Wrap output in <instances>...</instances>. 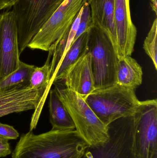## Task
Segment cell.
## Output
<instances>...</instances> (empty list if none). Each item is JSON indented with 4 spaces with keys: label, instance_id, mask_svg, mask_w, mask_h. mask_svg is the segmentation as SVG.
I'll return each instance as SVG.
<instances>
[{
    "label": "cell",
    "instance_id": "cell-1",
    "mask_svg": "<svg viewBox=\"0 0 157 158\" xmlns=\"http://www.w3.org/2000/svg\"><path fill=\"white\" fill-rule=\"evenodd\" d=\"M89 145L76 130L23 135L12 158H82Z\"/></svg>",
    "mask_w": 157,
    "mask_h": 158
},
{
    "label": "cell",
    "instance_id": "cell-2",
    "mask_svg": "<svg viewBox=\"0 0 157 158\" xmlns=\"http://www.w3.org/2000/svg\"><path fill=\"white\" fill-rule=\"evenodd\" d=\"M135 90L116 84L96 89L84 99L99 119L108 126L117 120L132 117L140 102Z\"/></svg>",
    "mask_w": 157,
    "mask_h": 158
},
{
    "label": "cell",
    "instance_id": "cell-3",
    "mask_svg": "<svg viewBox=\"0 0 157 158\" xmlns=\"http://www.w3.org/2000/svg\"><path fill=\"white\" fill-rule=\"evenodd\" d=\"M55 88L68 110L76 131L89 146L106 142L109 138L108 126L103 123L80 95L58 82ZM53 83V84H54Z\"/></svg>",
    "mask_w": 157,
    "mask_h": 158
},
{
    "label": "cell",
    "instance_id": "cell-4",
    "mask_svg": "<svg viewBox=\"0 0 157 158\" xmlns=\"http://www.w3.org/2000/svg\"><path fill=\"white\" fill-rule=\"evenodd\" d=\"M88 34L87 52L91 56L95 90L116 84L119 58L111 41L104 31L96 26H93Z\"/></svg>",
    "mask_w": 157,
    "mask_h": 158
},
{
    "label": "cell",
    "instance_id": "cell-5",
    "mask_svg": "<svg viewBox=\"0 0 157 158\" xmlns=\"http://www.w3.org/2000/svg\"><path fill=\"white\" fill-rule=\"evenodd\" d=\"M65 0H18L12 7L21 54Z\"/></svg>",
    "mask_w": 157,
    "mask_h": 158
},
{
    "label": "cell",
    "instance_id": "cell-6",
    "mask_svg": "<svg viewBox=\"0 0 157 158\" xmlns=\"http://www.w3.org/2000/svg\"><path fill=\"white\" fill-rule=\"evenodd\" d=\"M108 126V139L89 146L82 158H140L135 148L132 117L117 120Z\"/></svg>",
    "mask_w": 157,
    "mask_h": 158
},
{
    "label": "cell",
    "instance_id": "cell-7",
    "mask_svg": "<svg viewBox=\"0 0 157 158\" xmlns=\"http://www.w3.org/2000/svg\"><path fill=\"white\" fill-rule=\"evenodd\" d=\"M132 118L137 156L140 158H157V99L140 101Z\"/></svg>",
    "mask_w": 157,
    "mask_h": 158
},
{
    "label": "cell",
    "instance_id": "cell-8",
    "mask_svg": "<svg viewBox=\"0 0 157 158\" xmlns=\"http://www.w3.org/2000/svg\"><path fill=\"white\" fill-rule=\"evenodd\" d=\"M83 3L84 0H65L41 28L28 47L48 52L71 27Z\"/></svg>",
    "mask_w": 157,
    "mask_h": 158
},
{
    "label": "cell",
    "instance_id": "cell-9",
    "mask_svg": "<svg viewBox=\"0 0 157 158\" xmlns=\"http://www.w3.org/2000/svg\"><path fill=\"white\" fill-rule=\"evenodd\" d=\"M48 94L44 90L29 86L0 91V118L34 110L30 131L36 129Z\"/></svg>",
    "mask_w": 157,
    "mask_h": 158
},
{
    "label": "cell",
    "instance_id": "cell-10",
    "mask_svg": "<svg viewBox=\"0 0 157 158\" xmlns=\"http://www.w3.org/2000/svg\"><path fill=\"white\" fill-rule=\"evenodd\" d=\"M20 55L15 17L7 10L0 13V81L18 68Z\"/></svg>",
    "mask_w": 157,
    "mask_h": 158
},
{
    "label": "cell",
    "instance_id": "cell-11",
    "mask_svg": "<svg viewBox=\"0 0 157 158\" xmlns=\"http://www.w3.org/2000/svg\"><path fill=\"white\" fill-rule=\"evenodd\" d=\"M114 20L118 57L131 56L137 31L131 17L130 0H114Z\"/></svg>",
    "mask_w": 157,
    "mask_h": 158
},
{
    "label": "cell",
    "instance_id": "cell-12",
    "mask_svg": "<svg viewBox=\"0 0 157 158\" xmlns=\"http://www.w3.org/2000/svg\"><path fill=\"white\" fill-rule=\"evenodd\" d=\"M62 81H64L66 88L84 99L95 90L89 53H87L68 69Z\"/></svg>",
    "mask_w": 157,
    "mask_h": 158
},
{
    "label": "cell",
    "instance_id": "cell-13",
    "mask_svg": "<svg viewBox=\"0 0 157 158\" xmlns=\"http://www.w3.org/2000/svg\"><path fill=\"white\" fill-rule=\"evenodd\" d=\"M89 5L93 26L99 28L107 34L117 53L114 0H91Z\"/></svg>",
    "mask_w": 157,
    "mask_h": 158
},
{
    "label": "cell",
    "instance_id": "cell-14",
    "mask_svg": "<svg viewBox=\"0 0 157 158\" xmlns=\"http://www.w3.org/2000/svg\"><path fill=\"white\" fill-rule=\"evenodd\" d=\"M142 67L131 57L119 58L116 70V83L120 85L135 90L143 82Z\"/></svg>",
    "mask_w": 157,
    "mask_h": 158
},
{
    "label": "cell",
    "instance_id": "cell-15",
    "mask_svg": "<svg viewBox=\"0 0 157 158\" xmlns=\"http://www.w3.org/2000/svg\"><path fill=\"white\" fill-rule=\"evenodd\" d=\"M88 38V32H85L72 43L51 79V85L62 81L68 69L87 53Z\"/></svg>",
    "mask_w": 157,
    "mask_h": 158
},
{
    "label": "cell",
    "instance_id": "cell-16",
    "mask_svg": "<svg viewBox=\"0 0 157 158\" xmlns=\"http://www.w3.org/2000/svg\"><path fill=\"white\" fill-rule=\"evenodd\" d=\"M49 111L53 130L73 131L74 123L67 110L59 98L55 89L50 90Z\"/></svg>",
    "mask_w": 157,
    "mask_h": 158
},
{
    "label": "cell",
    "instance_id": "cell-17",
    "mask_svg": "<svg viewBox=\"0 0 157 158\" xmlns=\"http://www.w3.org/2000/svg\"><path fill=\"white\" fill-rule=\"evenodd\" d=\"M82 12V7L69 29L54 44H53V50L52 60L50 63L51 78L56 72L65 55L73 42L78 28Z\"/></svg>",
    "mask_w": 157,
    "mask_h": 158
},
{
    "label": "cell",
    "instance_id": "cell-18",
    "mask_svg": "<svg viewBox=\"0 0 157 158\" xmlns=\"http://www.w3.org/2000/svg\"><path fill=\"white\" fill-rule=\"evenodd\" d=\"M35 67L20 61L15 71L0 81V91L29 86L30 77Z\"/></svg>",
    "mask_w": 157,
    "mask_h": 158
},
{
    "label": "cell",
    "instance_id": "cell-19",
    "mask_svg": "<svg viewBox=\"0 0 157 158\" xmlns=\"http://www.w3.org/2000/svg\"><path fill=\"white\" fill-rule=\"evenodd\" d=\"M53 45L49 49V55L45 64L41 67H35L32 71L29 81V86L31 88H37L44 90L49 94L52 85L50 84V59L52 57Z\"/></svg>",
    "mask_w": 157,
    "mask_h": 158
},
{
    "label": "cell",
    "instance_id": "cell-20",
    "mask_svg": "<svg viewBox=\"0 0 157 158\" xmlns=\"http://www.w3.org/2000/svg\"><path fill=\"white\" fill-rule=\"evenodd\" d=\"M157 19L156 18L144 41L143 48L157 69Z\"/></svg>",
    "mask_w": 157,
    "mask_h": 158
},
{
    "label": "cell",
    "instance_id": "cell-21",
    "mask_svg": "<svg viewBox=\"0 0 157 158\" xmlns=\"http://www.w3.org/2000/svg\"><path fill=\"white\" fill-rule=\"evenodd\" d=\"M93 26L90 5L87 3H84L82 6V12L78 24V28L73 42L77 40L82 34L88 32Z\"/></svg>",
    "mask_w": 157,
    "mask_h": 158
},
{
    "label": "cell",
    "instance_id": "cell-22",
    "mask_svg": "<svg viewBox=\"0 0 157 158\" xmlns=\"http://www.w3.org/2000/svg\"><path fill=\"white\" fill-rule=\"evenodd\" d=\"M18 131L13 126L0 123V136L6 140H15L19 137Z\"/></svg>",
    "mask_w": 157,
    "mask_h": 158
},
{
    "label": "cell",
    "instance_id": "cell-23",
    "mask_svg": "<svg viewBox=\"0 0 157 158\" xmlns=\"http://www.w3.org/2000/svg\"><path fill=\"white\" fill-rule=\"evenodd\" d=\"M8 140L0 136V158L4 157L11 154Z\"/></svg>",
    "mask_w": 157,
    "mask_h": 158
},
{
    "label": "cell",
    "instance_id": "cell-24",
    "mask_svg": "<svg viewBox=\"0 0 157 158\" xmlns=\"http://www.w3.org/2000/svg\"><path fill=\"white\" fill-rule=\"evenodd\" d=\"M18 0H0V11L10 10Z\"/></svg>",
    "mask_w": 157,
    "mask_h": 158
},
{
    "label": "cell",
    "instance_id": "cell-25",
    "mask_svg": "<svg viewBox=\"0 0 157 158\" xmlns=\"http://www.w3.org/2000/svg\"><path fill=\"white\" fill-rule=\"evenodd\" d=\"M151 2V6L152 9L157 15V0H150Z\"/></svg>",
    "mask_w": 157,
    "mask_h": 158
},
{
    "label": "cell",
    "instance_id": "cell-26",
    "mask_svg": "<svg viewBox=\"0 0 157 158\" xmlns=\"http://www.w3.org/2000/svg\"><path fill=\"white\" fill-rule=\"evenodd\" d=\"M91 1V0H84V3H87L89 5Z\"/></svg>",
    "mask_w": 157,
    "mask_h": 158
},
{
    "label": "cell",
    "instance_id": "cell-27",
    "mask_svg": "<svg viewBox=\"0 0 157 158\" xmlns=\"http://www.w3.org/2000/svg\"><path fill=\"white\" fill-rule=\"evenodd\" d=\"M0 13H1V12H0Z\"/></svg>",
    "mask_w": 157,
    "mask_h": 158
}]
</instances>
